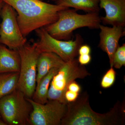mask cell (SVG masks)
<instances>
[{
	"instance_id": "cell-10",
	"label": "cell",
	"mask_w": 125,
	"mask_h": 125,
	"mask_svg": "<svg viewBox=\"0 0 125 125\" xmlns=\"http://www.w3.org/2000/svg\"><path fill=\"white\" fill-rule=\"evenodd\" d=\"M124 28L120 26L109 27L101 24L99 27L101 32L98 47L107 54L111 67H113V57L119 47V40L125 34Z\"/></svg>"
},
{
	"instance_id": "cell-3",
	"label": "cell",
	"mask_w": 125,
	"mask_h": 125,
	"mask_svg": "<svg viewBox=\"0 0 125 125\" xmlns=\"http://www.w3.org/2000/svg\"><path fill=\"white\" fill-rule=\"evenodd\" d=\"M76 10L67 8L59 11L57 20L44 28L52 37L64 40H70L73 31L80 28L99 29L101 21L98 13L80 14Z\"/></svg>"
},
{
	"instance_id": "cell-14",
	"label": "cell",
	"mask_w": 125,
	"mask_h": 125,
	"mask_svg": "<svg viewBox=\"0 0 125 125\" xmlns=\"http://www.w3.org/2000/svg\"><path fill=\"white\" fill-rule=\"evenodd\" d=\"M59 69L54 68L40 80L37 84L36 89L31 99L36 102L44 104L48 101V91L50 83L54 75Z\"/></svg>"
},
{
	"instance_id": "cell-5",
	"label": "cell",
	"mask_w": 125,
	"mask_h": 125,
	"mask_svg": "<svg viewBox=\"0 0 125 125\" xmlns=\"http://www.w3.org/2000/svg\"><path fill=\"white\" fill-rule=\"evenodd\" d=\"M20 67L17 89L26 98H32L37 85V63L40 53L35 43L27 44L18 49Z\"/></svg>"
},
{
	"instance_id": "cell-1",
	"label": "cell",
	"mask_w": 125,
	"mask_h": 125,
	"mask_svg": "<svg viewBox=\"0 0 125 125\" xmlns=\"http://www.w3.org/2000/svg\"><path fill=\"white\" fill-rule=\"evenodd\" d=\"M66 113L61 125H122L125 124V102H117L109 111L94 112L89 104L87 93L80 94L73 102L67 104Z\"/></svg>"
},
{
	"instance_id": "cell-24",
	"label": "cell",
	"mask_w": 125,
	"mask_h": 125,
	"mask_svg": "<svg viewBox=\"0 0 125 125\" xmlns=\"http://www.w3.org/2000/svg\"><path fill=\"white\" fill-rule=\"evenodd\" d=\"M4 3V2H3L2 0H0V14L1 11V9H2V6H3Z\"/></svg>"
},
{
	"instance_id": "cell-8",
	"label": "cell",
	"mask_w": 125,
	"mask_h": 125,
	"mask_svg": "<svg viewBox=\"0 0 125 125\" xmlns=\"http://www.w3.org/2000/svg\"><path fill=\"white\" fill-rule=\"evenodd\" d=\"M0 43L10 49L18 50L27 43V40L21 33L17 21L14 9L4 3L0 14Z\"/></svg>"
},
{
	"instance_id": "cell-20",
	"label": "cell",
	"mask_w": 125,
	"mask_h": 125,
	"mask_svg": "<svg viewBox=\"0 0 125 125\" xmlns=\"http://www.w3.org/2000/svg\"><path fill=\"white\" fill-rule=\"evenodd\" d=\"M78 60L80 64L84 66L88 64L91 62L92 57L90 54L79 55Z\"/></svg>"
},
{
	"instance_id": "cell-12",
	"label": "cell",
	"mask_w": 125,
	"mask_h": 125,
	"mask_svg": "<svg viewBox=\"0 0 125 125\" xmlns=\"http://www.w3.org/2000/svg\"><path fill=\"white\" fill-rule=\"evenodd\" d=\"M65 62L60 56L53 52L40 53L37 63V84L52 69H60Z\"/></svg>"
},
{
	"instance_id": "cell-18",
	"label": "cell",
	"mask_w": 125,
	"mask_h": 125,
	"mask_svg": "<svg viewBox=\"0 0 125 125\" xmlns=\"http://www.w3.org/2000/svg\"><path fill=\"white\" fill-rule=\"evenodd\" d=\"M116 77V72L113 67H111L102 78L101 82V87L103 88H110L113 85Z\"/></svg>"
},
{
	"instance_id": "cell-11",
	"label": "cell",
	"mask_w": 125,
	"mask_h": 125,
	"mask_svg": "<svg viewBox=\"0 0 125 125\" xmlns=\"http://www.w3.org/2000/svg\"><path fill=\"white\" fill-rule=\"evenodd\" d=\"M99 6L106 15L101 17L104 25L125 26V0H99Z\"/></svg>"
},
{
	"instance_id": "cell-21",
	"label": "cell",
	"mask_w": 125,
	"mask_h": 125,
	"mask_svg": "<svg viewBox=\"0 0 125 125\" xmlns=\"http://www.w3.org/2000/svg\"><path fill=\"white\" fill-rule=\"evenodd\" d=\"M91 52V48L88 45L82 44L78 49V53L79 55L90 54Z\"/></svg>"
},
{
	"instance_id": "cell-16",
	"label": "cell",
	"mask_w": 125,
	"mask_h": 125,
	"mask_svg": "<svg viewBox=\"0 0 125 125\" xmlns=\"http://www.w3.org/2000/svg\"><path fill=\"white\" fill-rule=\"evenodd\" d=\"M19 72L0 73V99L17 89Z\"/></svg>"
},
{
	"instance_id": "cell-26",
	"label": "cell",
	"mask_w": 125,
	"mask_h": 125,
	"mask_svg": "<svg viewBox=\"0 0 125 125\" xmlns=\"http://www.w3.org/2000/svg\"><path fill=\"white\" fill-rule=\"evenodd\" d=\"M1 117V115L0 114V118Z\"/></svg>"
},
{
	"instance_id": "cell-22",
	"label": "cell",
	"mask_w": 125,
	"mask_h": 125,
	"mask_svg": "<svg viewBox=\"0 0 125 125\" xmlns=\"http://www.w3.org/2000/svg\"><path fill=\"white\" fill-rule=\"evenodd\" d=\"M67 90L80 93L81 90V87L78 83H76L75 81H74L70 84Z\"/></svg>"
},
{
	"instance_id": "cell-17",
	"label": "cell",
	"mask_w": 125,
	"mask_h": 125,
	"mask_svg": "<svg viewBox=\"0 0 125 125\" xmlns=\"http://www.w3.org/2000/svg\"><path fill=\"white\" fill-rule=\"evenodd\" d=\"M125 65V44L118 47L113 57V67L120 69Z\"/></svg>"
},
{
	"instance_id": "cell-6",
	"label": "cell",
	"mask_w": 125,
	"mask_h": 125,
	"mask_svg": "<svg viewBox=\"0 0 125 125\" xmlns=\"http://www.w3.org/2000/svg\"><path fill=\"white\" fill-rule=\"evenodd\" d=\"M32 111L31 103L19 90L0 99V114L7 125H29Z\"/></svg>"
},
{
	"instance_id": "cell-7",
	"label": "cell",
	"mask_w": 125,
	"mask_h": 125,
	"mask_svg": "<svg viewBox=\"0 0 125 125\" xmlns=\"http://www.w3.org/2000/svg\"><path fill=\"white\" fill-rule=\"evenodd\" d=\"M36 31L39 40L35 44L40 53L53 52L65 62L76 58L78 55V49L83 42L82 37L78 34L75 35L74 40H62L52 37L44 27Z\"/></svg>"
},
{
	"instance_id": "cell-15",
	"label": "cell",
	"mask_w": 125,
	"mask_h": 125,
	"mask_svg": "<svg viewBox=\"0 0 125 125\" xmlns=\"http://www.w3.org/2000/svg\"><path fill=\"white\" fill-rule=\"evenodd\" d=\"M56 4L74 8L89 13H98L100 10L99 0H57Z\"/></svg>"
},
{
	"instance_id": "cell-13",
	"label": "cell",
	"mask_w": 125,
	"mask_h": 125,
	"mask_svg": "<svg viewBox=\"0 0 125 125\" xmlns=\"http://www.w3.org/2000/svg\"><path fill=\"white\" fill-rule=\"evenodd\" d=\"M20 58L18 50L0 43V73L19 72Z\"/></svg>"
},
{
	"instance_id": "cell-25",
	"label": "cell",
	"mask_w": 125,
	"mask_h": 125,
	"mask_svg": "<svg viewBox=\"0 0 125 125\" xmlns=\"http://www.w3.org/2000/svg\"><path fill=\"white\" fill-rule=\"evenodd\" d=\"M51 0L52 1H56L57 0Z\"/></svg>"
},
{
	"instance_id": "cell-23",
	"label": "cell",
	"mask_w": 125,
	"mask_h": 125,
	"mask_svg": "<svg viewBox=\"0 0 125 125\" xmlns=\"http://www.w3.org/2000/svg\"><path fill=\"white\" fill-rule=\"evenodd\" d=\"M0 125H7L1 117L0 118Z\"/></svg>"
},
{
	"instance_id": "cell-9",
	"label": "cell",
	"mask_w": 125,
	"mask_h": 125,
	"mask_svg": "<svg viewBox=\"0 0 125 125\" xmlns=\"http://www.w3.org/2000/svg\"><path fill=\"white\" fill-rule=\"evenodd\" d=\"M27 98L32 107L29 125H61L67 111V104L55 100H48L42 104Z\"/></svg>"
},
{
	"instance_id": "cell-27",
	"label": "cell",
	"mask_w": 125,
	"mask_h": 125,
	"mask_svg": "<svg viewBox=\"0 0 125 125\" xmlns=\"http://www.w3.org/2000/svg\"><path fill=\"white\" fill-rule=\"evenodd\" d=\"M40 0L43 1V0Z\"/></svg>"
},
{
	"instance_id": "cell-2",
	"label": "cell",
	"mask_w": 125,
	"mask_h": 125,
	"mask_svg": "<svg viewBox=\"0 0 125 125\" xmlns=\"http://www.w3.org/2000/svg\"><path fill=\"white\" fill-rule=\"evenodd\" d=\"M17 12V21L25 37L34 30L55 23L59 11L67 7L40 0H2Z\"/></svg>"
},
{
	"instance_id": "cell-19",
	"label": "cell",
	"mask_w": 125,
	"mask_h": 125,
	"mask_svg": "<svg viewBox=\"0 0 125 125\" xmlns=\"http://www.w3.org/2000/svg\"><path fill=\"white\" fill-rule=\"evenodd\" d=\"M80 95V93L67 90L65 94V100L67 103L73 102L76 101Z\"/></svg>"
},
{
	"instance_id": "cell-4",
	"label": "cell",
	"mask_w": 125,
	"mask_h": 125,
	"mask_svg": "<svg viewBox=\"0 0 125 125\" xmlns=\"http://www.w3.org/2000/svg\"><path fill=\"white\" fill-rule=\"evenodd\" d=\"M90 74L84 66L80 64L76 58L65 62L52 79L48 98L67 104L65 93L72 82L77 79H83Z\"/></svg>"
}]
</instances>
